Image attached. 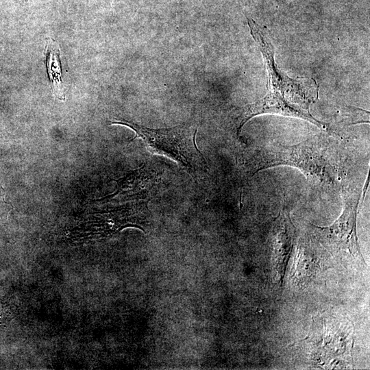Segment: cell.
Masks as SVG:
<instances>
[{"label": "cell", "mask_w": 370, "mask_h": 370, "mask_svg": "<svg viewBox=\"0 0 370 370\" xmlns=\"http://www.w3.org/2000/svg\"><path fill=\"white\" fill-rule=\"evenodd\" d=\"M250 34L262 56L267 73L268 92L255 103L241 108L235 116V127L239 136L244 125L254 116L265 114L298 118L310 122L323 131L328 124L316 119L310 107L319 99V86L312 77L292 78L282 71L275 60L274 47L263 28L247 18Z\"/></svg>", "instance_id": "1"}, {"label": "cell", "mask_w": 370, "mask_h": 370, "mask_svg": "<svg viewBox=\"0 0 370 370\" xmlns=\"http://www.w3.org/2000/svg\"><path fill=\"white\" fill-rule=\"evenodd\" d=\"M341 146L325 137L312 138L291 145H258L250 153L246 164L252 175L271 167L292 166L317 187L332 190L338 188L345 177L346 158Z\"/></svg>", "instance_id": "2"}, {"label": "cell", "mask_w": 370, "mask_h": 370, "mask_svg": "<svg viewBox=\"0 0 370 370\" xmlns=\"http://www.w3.org/2000/svg\"><path fill=\"white\" fill-rule=\"evenodd\" d=\"M110 124L130 128L135 132L130 141L140 138L151 153L174 160L194 180L205 171L206 162L195 141L197 127L190 123L160 129L144 127L125 119H116Z\"/></svg>", "instance_id": "3"}, {"label": "cell", "mask_w": 370, "mask_h": 370, "mask_svg": "<svg viewBox=\"0 0 370 370\" xmlns=\"http://www.w3.org/2000/svg\"><path fill=\"white\" fill-rule=\"evenodd\" d=\"M342 187L343 211L330 225L314 227L315 236L332 254L348 256L352 260L365 264L357 232L356 220L362 193L361 185H345Z\"/></svg>", "instance_id": "4"}, {"label": "cell", "mask_w": 370, "mask_h": 370, "mask_svg": "<svg viewBox=\"0 0 370 370\" xmlns=\"http://www.w3.org/2000/svg\"><path fill=\"white\" fill-rule=\"evenodd\" d=\"M149 200H138L123 206L96 212L93 219L95 233L108 236L127 227H137L147 232L151 225Z\"/></svg>", "instance_id": "5"}, {"label": "cell", "mask_w": 370, "mask_h": 370, "mask_svg": "<svg viewBox=\"0 0 370 370\" xmlns=\"http://www.w3.org/2000/svg\"><path fill=\"white\" fill-rule=\"evenodd\" d=\"M115 181L116 190L97 201L110 202L116 199L120 201L150 200L152 191L159 183L160 175L156 170L144 164Z\"/></svg>", "instance_id": "6"}, {"label": "cell", "mask_w": 370, "mask_h": 370, "mask_svg": "<svg viewBox=\"0 0 370 370\" xmlns=\"http://www.w3.org/2000/svg\"><path fill=\"white\" fill-rule=\"evenodd\" d=\"M295 242L296 228L288 207L284 204L274 220L271 240L273 267L281 284Z\"/></svg>", "instance_id": "7"}, {"label": "cell", "mask_w": 370, "mask_h": 370, "mask_svg": "<svg viewBox=\"0 0 370 370\" xmlns=\"http://www.w3.org/2000/svg\"><path fill=\"white\" fill-rule=\"evenodd\" d=\"M45 54L47 73L52 90L59 99L64 100L60 51L56 42L52 39H49L47 42Z\"/></svg>", "instance_id": "8"}, {"label": "cell", "mask_w": 370, "mask_h": 370, "mask_svg": "<svg viewBox=\"0 0 370 370\" xmlns=\"http://www.w3.org/2000/svg\"><path fill=\"white\" fill-rule=\"evenodd\" d=\"M5 203V200H4V199H3V195H2V194H1V191L0 190V208H1V206H3V204H4Z\"/></svg>", "instance_id": "9"}]
</instances>
